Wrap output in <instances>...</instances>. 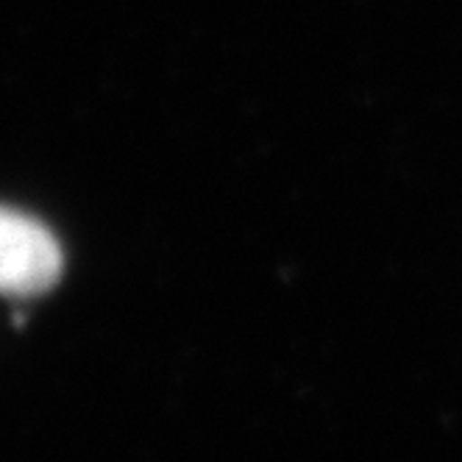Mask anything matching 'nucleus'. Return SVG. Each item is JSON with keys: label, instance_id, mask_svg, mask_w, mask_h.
<instances>
[{"label": "nucleus", "instance_id": "1", "mask_svg": "<svg viewBox=\"0 0 462 462\" xmlns=\"http://www.w3.org/2000/svg\"><path fill=\"white\" fill-rule=\"evenodd\" d=\"M61 276V248L53 231L25 212L0 207V292L40 295Z\"/></svg>", "mask_w": 462, "mask_h": 462}]
</instances>
